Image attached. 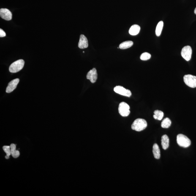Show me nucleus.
Returning <instances> with one entry per match:
<instances>
[{
	"mask_svg": "<svg viewBox=\"0 0 196 196\" xmlns=\"http://www.w3.org/2000/svg\"><path fill=\"white\" fill-rule=\"evenodd\" d=\"M147 125V122L145 120L142 118H137L133 123L132 129L137 132H140L146 129Z\"/></svg>",
	"mask_w": 196,
	"mask_h": 196,
	"instance_id": "1",
	"label": "nucleus"
},
{
	"mask_svg": "<svg viewBox=\"0 0 196 196\" xmlns=\"http://www.w3.org/2000/svg\"><path fill=\"white\" fill-rule=\"evenodd\" d=\"M177 141L178 144L183 148H187L190 146L191 141L186 135L179 134L177 136Z\"/></svg>",
	"mask_w": 196,
	"mask_h": 196,
	"instance_id": "2",
	"label": "nucleus"
},
{
	"mask_svg": "<svg viewBox=\"0 0 196 196\" xmlns=\"http://www.w3.org/2000/svg\"><path fill=\"white\" fill-rule=\"evenodd\" d=\"M24 61L22 59L18 60L12 63L9 67V71L12 73L18 72L21 70L24 66Z\"/></svg>",
	"mask_w": 196,
	"mask_h": 196,
	"instance_id": "3",
	"label": "nucleus"
},
{
	"mask_svg": "<svg viewBox=\"0 0 196 196\" xmlns=\"http://www.w3.org/2000/svg\"><path fill=\"white\" fill-rule=\"evenodd\" d=\"M129 106L125 102H122L120 103L118 107V112L120 114L122 117H127L130 113Z\"/></svg>",
	"mask_w": 196,
	"mask_h": 196,
	"instance_id": "4",
	"label": "nucleus"
},
{
	"mask_svg": "<svg viewBox=\"0 0 196 196\" xmlns=\"http://www.w3.org/2000/svg\"><path fill=\"white\" fill-rule=\"evenodd\" d=\"M185 84L190 87H196V76L191 75H185L183 77Z\"/></svg>",
	"mask_w": 196,
	"mask_h": 196,
	"instance_id": "5",
	"label": "nucleus"
},
{
	"mask_svg": "<svg viewBox=\"0 0 196 196\" xmlns=\"http://www.w3.org/2000/svg\"><path fill=\"white\" fill-rule=\"evenodd\" d=\"M192 53V48L190 46L187 45L185 46L181 50V55L184 58L186 61H190Z\"/></svg>",
	"mask_w": 196,
	"mask_h": 196,
	"instance_id": "6",
	"label": "nucleus"
},
{
	"mask_svg": "<svg viewBox=\"0 0 196 196\" xmlns=\"http://www.w3.org/2000/svg\"><path fill=\"white\" fill-rule=\"evenodd\" d=\"M115 92L119 94L126 97H130L132 95V93L129 89H125L121 86H117L114 88Z\"/></svg>",
	"mask_w": 196,
	"mask_h": 196,
	"instance_id": "7",
	"label": "nucleus"
},
{
	"mask_svg": "<svg viewBox=\"0 0 196 196\" xmlns=\"http://www.w3.org/2000/svg\"><path fill=\"white\" fill-rule=\"evenodd\" d=\"M0 16L4 19L9 21L12 19V14L8 9H0Z\"/></svg>",
	"mask_w": 196,
	"mask_h": 196,
	"instance_id": "8",
	"label": "nucleus"
},
{
	"mask_svg": "<svg viewBox=\"0 0 196 196\" xmlns=\"http://www.w3.org/2000/svg\"><path fill=\"white\" fill-rule=\"evenodd\" d=\"M86 78L89 80L92 83H95L97 79V71L96 68H94L88 73Z\"/></svg>",
	"mask_w": 196,
	"mask_h": 196,
	"instance_id": "9",
	"label": "nucleus"
},
{
	"mask_svg": "<svg viewBox=\"0 0 196 196\" xmlns=\"http://www.w3.org/2000/svg\"><path fill=\"white\" fill-rule=\"evenodd\" d=\"M19 82V79H16L9 82L6 88V92L7 93L12 92L14 89L16 88Z\"/></svg>",
	"mask_w": 196,
	"mask_h": 196,
	"instance_id": "10",
	"label": "nucleus"
},
{
	"mask_svg": "<svg viewBox=\"0 0 196 196\" xmlns=\"http://www.w3.org/2000/svg\"><path fill=\"white\" fill-rule=\"evenodd\" d=\"M88 46V43L87 39L84 35L82 34L80 36L79 42L78 44V47L80 49H85Z\"/></svg>",
	"mask_w": 196,
	"mask_h": 196,
	"instance_id": "11",
	"label": "nucleus"
},
{
	"mask_svg": "<svg viewBox=\"0 0 196 196\" xmlns=\"http://www.w3.org/2000/svg\"><path fill=\"white\" fill-rule=\"evenodd\" d=\"M169 140L168 136L166 135H163L161 138V145L164 150H166L168 148L169 145Z\"/></svg>",
	"mask_w": 196,
	"mask_h": 196,
	"instance_id": "12",
	"label": "nucleus"
},
{
	"mask_svg": "<svg viewBox=\"0 0 196 196\" xmlns=\"http://www.w3.org/2000/svg\"><path fill=\"white\" fill-rule=\"evenodd\" d=\"M140 30V27L138 25L134 24L131 26L129 30V33L131 35L135 36L138 34Z\"/></svg>",
	"mask_w": 196,
	"mask_h": 196,
	"instance_id": "13",
	"label": "nucleus"
},
{
	"mask_svg": "<svg viewBox=\"0 0 196 196\" xmlns=\"http://www.w3.org/2000/svg\"><path fill=\"white\" fill-rule=\"evenodd\" d=\"M153 152L154 157L156 159H160L161 154L160 151L159 145L155 143L153 145Z\"/></svg>",
	"mask_w": 196,
	"mask_h": 196,
	"instance_id": "14",
	"label": "nucleus"
},
{
	"mask_svg": "<svg viewBox=\"0 0 196 196\" xmlns=\"http://www.w3.org/2000/svg\"><path fill=\"white\" fill-rule=\"evenodd\" d=\"M133 45V42L132 41H127L123 42L119 45V48L122 50L130 48Z\"/></svg>",
	"mask_w": 196,
	"mask_h": 196,
	"instance_id": "15",
	"label": "nucleus"
},
{
	"mask_svg": "<svg viewBox=\"0 0 196 196\" xmlns=\"http://www.w3.org/2000/svg\"><path fill=\"white\" fill-rule=\"evenodd\" d=\"M154 115H153V117L154 119L161 120L164 116L163 112L159 110H156L154 112Z\"/></svg>",
	"mask_w": 196,
	"mask_h": 196,
	"instance_id": "16",
	"label": "nucleus"
},
{
	"mask_svg": "<svg viewBox=\"0 0 196 196\" xmlns=\"http://www.w3.org/2000/svg\"><path fill=\"white\" fill-rule=\"evenodd\" d=\"M171 124L172 122L169 118H166L164 119L161 123V127L164 128H168L170 127Z\"/></svg>",
	"mask_w": 196,
	"mask_h": 196,
	"instance_id": "17",
	"label": "nucleus"
},
{
	"mask_svg": "<svg viewBox=\"0 0 196 196\" xmlns=\"http://www.w3.org/2000/svg\"><path fill=\"white\" fill-rule=\"evenodd\" d=\"M164 26V22L163 21L159 22L156 27V35L157 36H160Z\"/></svg>",
	"mask_w": 196,
	"mask_h": 196,
	"instance_id": "18",
	"label": "nucleus"
},
{
	"mask_svg": "<svg viewBox=\"0 0 196 196\" xmlns=\"http://www.w3.org/2000/svg\"><path fill=\"white\" fill-rule=\"evenodd\" d=\"M151 57V55L148 53H142L140 56V59L142 61H147L149 60Z\"/></svg>",
	"mask_w": 196,
	"mask_h": 196,
	"instance_id": "19",
	"label": "nucleus"
},
{
	"mask_svg": "<svg viewBox=\"0 0 196 196\" xmlns=\"http://www.w3.org/2000/svg\"><path fill=\"white\" fill-rule=\"evenodd\" d=\"M11 153H12V156L13 158L16 159L18 158L20 156V152L18 151H17L16 149H11Z\"/></svg>",
	"mask_w": 196,
	"mask_h": 196,
	"instance_id": "20",
	"label": "nucleus"
},
{
	"mask_svg": "<svg viewBox=\"0 0 196 196\" xmlns=\"http://www.w3.org/2000/svg\"><path fill=\"white\" fill-rule=\"evenodd\" d=\"M3 149L5 152L6 153L7 155L10 156L11 154H12L10 146H4L3 147Z\"/></svg>",
	"mask_w": 196,
	"mask_h": 196,
	"instance_id": "21",
	"label": "nucleus"
},
{
	"mask_svg": "<svg viewBox=\"0 0 196 196\" xmlns=\"http://www.w3.org/2000/svg\"><path fill=\"white\" fill-rule=\"evenodd\" d=\"M6 36V34L4 31L1 28L0 29V37H5Z\"/></svg>",
	"mask_w": 196,
	"mask_h": 196,
	"instance_id": "22",
	"label": "nucleus"
},
{
	"mask_svg": "<svg viewBox=\"0 0 196 196\" xmlns=\"http://www.w3.org/2000/svg\"><path fill=\"white\" fill-rule=\"evenodd\" d=\"M10 146L11 149H16V145L14 143L11 144Z\"/></svg>",
	"mask_w": 196,
	"mask_h": 196,
	"instance_id": "23",
	"label": "nucleus"
},
{
	"mask_svg": "<svg viewBox=\"0 0 196 196\" xmlns=\"http://www.w3.org/2000/svg\"><path fill=\"white\" fill-rule=\"evenodd\" d=\"M9 156L6 155L5 156V158L6 159H9Z\"/></svg>",
	"mask_w": 196,
	"mask_h": 196,
	"instance_id": "24",
	"label": "nucleus"
},
{
	"mask_svg": "<svg viewBox=\"0 0 196 196\" xmlns=\"http://www.w3.org/2000/svg\"><path fill=\"white\" fill-rule=\"evenodd\" d=\"M194 13H195L196 15V8L195 9V10H194Z\"/></svg>",
	"mask_w": 196,
	"mask_h": 196,
	"instance_id": "25",
	"label": "nucleus"
}]
</instances>
